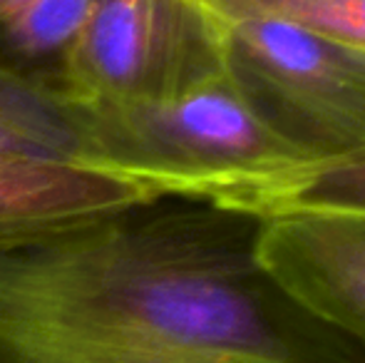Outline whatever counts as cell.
<instances>
[{
	"mask_svg": "<svg viewBox=\"0 0 365 363\" xmlns=\"http://www.w3.org/2000/svg\"><path fill=\"white\" fill-rule=\"evenodd\" d=\"M264 217L159 197L0 252V363H365L259 262Z\"/></svg>",
	"mask_w": 365,
	"mask_h": 363,
	"instance_id": "1",
	"label": "cell"
},
{
	"mask_svg": "<svg viewBox=\"0 0 365 363\" xmlns=\"http://www.w3.org/2000/svg\"><path fill=\"white\" fill-rule=\"evenodd\" d=\"M82 115L102 162L149 199L241 209L259 184L306 162L256 117L226 73L169 97Z\"/></svg>",
	"mask_w": 365,
	"mask_h": 363,
	"instance_id": "2",
	"label": "cell"
},
{
	"mask_svg": "<svg viewBox=\"0 0 365 363\" xmlns=\"http://www.w3.org/2000/svg\"><path fill=\"white\" fill-rule=\"evenodd\" d=\"M147 202L102 162L75 102L0 65V252Z\"/></svg>",
	"mask_w": 365,
	"mask_h": 363,
	"instance_id": "3",
	"label": "cell"
},
{
	"mask_svg": "<svg viewBox=\"0 0 365 363\" xmlns=\"http://www.w3.org/2000/svg\"><path fill=\"white\" fill-rule=\"evenodd\" d=\"M224 73L306 162L365 147V48L276 18L214 20Z\"/></svg>",
	"mask_w": 365,
	"mask_h": 363,
	"instance_id": "4",
	"label": "cell"
},
{
	"mask_svg": "<svg viewBox=\"0 0 365 363\" xmlns=\"http://www.w3.org/2000/svg\"><path fill=\"white\" fill-rule=\"evenodd\" d=\"M221 73L219 28L199 0H95L58 90L97 110L169 97Z\"/></svg>",
	"mask_w": 365,
	"mask_h": 363,
	"instance_id": "5",
	"label": "cell"
},
{
	"mask_svg": "<svg viewBox=\"0 0 365 363\" xmlns=\"http://www.w3.org/2000/svg\"><path fill=\"white\" fill-rule=\"evenodd\" d=\"M259 262L313 316L365 346V212L266 214Z\"/></svg>",
	"mask_w": 365,
	"mask_h": 363,
	"instance_id": "6",
	"label": "cell"
},
{
	"mask_svg": "<svg viewBox=\"0 0 365 363\" xmlns=\"http://www.w3.org/2000/svg\"><path fill=\"white\" fill-rule=\"evenodd\" d=\"M95 0H0V65L58 90V75Z\"/></svg>",
	"mask_w": 365,
	"mask_h": 363,
	"instance_id": "7",
	"label": "cell"
},
{
	"mask_svg": "<svg viewBox=\"0 0 365 363\" xmlns=\"http://www.w3.org/2000/svg\"><path fill=\"white\" fill-rule=\"evenodd\" d=\"M241 209L276 214L286 209H341L365 212V147L323 162H303L259 184Z\"/></svg>",
	"mask_w": 365,
	"mask_h": 363,
	"instance_id": "8",
	"label": "cell"
},
{
	"mask_svg": "<svg viewBox=\"0 0 365 363\" xmlns=\"http://www.w3.org/2000/svg\"><path fill=\"white\" fill-rule=\"evenodd\" d=\"M214 20L276 18L365 48V0H199Z\"/></svg>",
	"mask_w": 365,
	"mask_h": 363,
	"instance_id": "9",
	"label": "cell"
}]
</instances>
